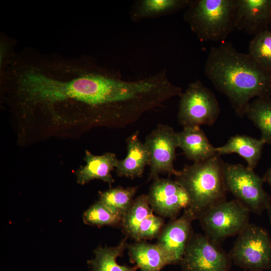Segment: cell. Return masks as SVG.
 Instances as JSON below:
<instances>
[{"label":"cell","mask_w":271,"mask_h":271,"mask_svg":"<svg viewBox=\"0 0 271 271\" xmlns=\"http://www.w3.org/2000/svg\"><path fill=\"white\" fill-rule=\"evenodd\" d=\"M204 73L215 88L227 97L240 117L245 115L251 99L271 96V72L230 42L211 48Z\"/></svg>","instance_id":"obj_1"},{"label":"cell","mask_w":271,"mask_h":271,"mask_svg":"<svg viewBox=\"0 0 271 271\" xmlns=\"http://www.w3.org/2000/svg\"><path fill=\"white\" fill-rule=\"evenodd\" d=\"M224 163L217 154L204 161L185 166L175 176V180L189 196L190 204L186 209L196 219L213 205L226 200Z\"/></svg>","instance_id":"obj_2"},{"label":"cell","mask_w":271,"mask_h":271,"mask_svg":"<svg viewBox=\"0 0 271 271\" xmlns=\"http://www.w3.org/2000/svg\"><path fill=\"white\" fill-rule=\"evenodd\" d=\"M236 0H190L184 15L201 42L223 41L235 29Z\"/></svg>","instance_id":"obj_3"},{"label":"cell","mask_w":271,"mask_h":271,"mask_svg":"<svg viewBox=\"0 0 271 271\" xmlns=\"http://www.w3.org/2000/svg\"><path fill=\"white\" fill-rule=\"evenodd\" d=\"M235 265L244 271L271 269V237L266 230L249 223L238 235L228 253Z\"/></svg>","instance_id":"obj_4"},{"label":"cell","mask_w":271,"mask_h":271,"mask_svg":"<svg viewBox=\"0 0 271 271\" xmlns=\"http://www.w3.org/2000/svg\"><path fill=\"white\" fill-rule=\"evenodd\" d=\"M223 176L227 191L250 212L261 215L271 205L262 178L253 170L241 164L224 163Z\"/></svg>","instance_id":"obj_5"},{"label":"cell","mask_w":271,"mask_h":271,"mask_svg":"<svg viewBox=\"0 0 271 271\" xmlns=\"http://www.w3.org/2000/svg\"><path fill=\"white\" fill-rule=\"evenodd\" d=\"M250 212L236 199L219 202L204 212L198 220L205 234L220 242L238 235L249 223Z\"/></svg>","instance_id":"obj_6"},{"label":"cell","mask_w":271,"mask_h":271,"mask_svg":"<svg viewBox=\"0 0 271 271\" xmlns=\"http://www.w3.org/2000/svg\"><path fill=\"white\" fill-rule=\"evenodd\" d=\"M178 119L184 127L212 125L217 119L220 107L214 94L197 80L190 83L181 95Z\"/></svg>","instance_id":"obj_7"},{"label":"cell","mask_w":271,"mask_h":271,"mask_svg":"<svg viewBox=\"0 0 271 271\" xmlns=\"http://www.w3.org/2000/svg\"><path fill=\"white\" fill-rule=\"evenodd\" d=\"M232 263L219 242L193 233L180 264L182 271H229Z\"/></svg>","instance_id":"obj_8"},{"label":"cell","mask_w":271,"mask_h":271,"mask_svg":"<svg viewBox=\"0 0 271 271\" xmlns=\"http://www.w3.org/2000/svg\"><path fill=\"white\" fill-rule=\"evenodd\" d=\"M150 155L149 181L159 178L162 174L177 176L174 169L176 150L178 147V132L167 124H158L147 137L144 143Z\"/></svg>","instance_id":"obj_9"},{"label":"cell","mask_w":271,"mask_h":271,"mask_svg":"<svg viewBox=\"0 0 271 271\" xmlns=\"http://www.w3.org/2000/svg\"><path fill=\"white\" fill-rule=\"evenodd\" d=\"M121 225L127 237L141 241L158 237L164 227V220L154 214L147 195L142 194L133 200L123 216Z\"/></svg>","instance_id":"obj_10"},{"label":"cell","mask_w":271,"mask_h":271,"mask_svg":"<svg viewBox=\"0 0 271 271\" xmlns=\"http://www.w3.org/2000/svg\"><path fill=\"white\" fill-rule=\"evenodd\" d=\"M147 196L153 212L164 217L174 218L190 204L184 189L176 180L168 178L155 179Z\"/></svg>","instance_id":"obj_11"},{"label":"cell","mask_w":271,"mask_h":271,"mask_svg":"<svg viewBox=\"0 0 271 271\" xmlns=\"http://www.w3.org/2000/svg\"><path fill=\"white\" fill-rule=\"evenodd\" d=\"M196 218L187 209L183 215L164 226L158 236L157 244L170 256L174 264L180 263L193 234L192 222Z\"/></svg>","instance_id":"obj_12"},{"label":"cell","mask_w":271,"mask_h":271,"mask_svg":"<svg viewBox=\"0 0 271 271\" xmlns=\"http://www.w3.org/2000/svg\"><path fill=\"white\" fill-rule=\"evenodd\" d=\"M235 29L254 36L268 29L271 0H236Z\"/></svg>","instance_id":"obj_13"},{"label":"cell","mask_w":271,"mask_h":271,"mask_svg":"<svg viewBox=\"0 0 271 271\" xmlns=\"http://www.w3.org/2000/svg\"><path fill=\"white\" fill-rule=\"evenodd\" d=\"M84 160L86 165L76 172L78 184L84 185L93 179L101 180L110 185L114 182L111 172L118 161L114 154L106 152L101 155H95L86 150Z\"/></svg>","instance_id":"obj_14"},{"label":"cell","mask_w":271,"mask_h":271,"mask_svg":"<svg viewBox=\"0 0 271 271\" xmlns=\"http://www.w3.org/2000/svg\"><path fill=\"white\" fill-rule=\"evenodd\" d=\"M139 132L126 140L127 154L124 159L118 161L115 167L117 175L133 179L140 177L146 166L149 165L150 155L145 143L138 137Z\"/></svg>","instance_id":"obj_15"},{"label":"cell","mask_w":271,"mask_h":271,"mask_svg":"<svg viewBox=\"0 0 271 271\" xmlns=\"http://www.w3.org/2000/svg\"><path fill=\"white\" fill-rule=\"evenodd\" d=\"M178 147L186 158L194 163L204 161L218 154L199 126L187 127L178 132Z\"/></svg>","instance_id":"obj_16"},{"label":"cell","mask_w":271,"mask_h":271,"mask_svg":"<svg viewBox=\"0 0 271 271\" xmlns=\"http://www.w3.org/2000/svg\"><path fill=\"white\" fill-rule=\"evenodd\" d=\"M130 261L141 271H160L174 262L167 253L157 244L141 241L128 246Z\"/></svg>","instance_id":"obj_17"},{"label":"cell","mask_w":271,"mask_h":271,"mask_svg":"<svg viewBox=\"0 0 271 271\" xmlns=\"http://www.w3.org/2000/svg\"><path fill=\"white\" fill-rule=\"evenodd\" d=\"M265 144L260 138L237 134L232 136L226 144L215 149L220 156L232 153L238 154L246 161L247 167L253 170L259 162Z\"/></svg>","instance_id":"obj_18"},{"label":"cell","mask_w":271,"mask_h":271,"mask_svg":"<svg viewBox=\"0 0 271 271\" xmlns=\"http://www.w3.org/2000/svg\"><path fill=\"white\" fill-rule=\"evenodd\" d=\"M190 0H140L130 9V18L134 22L163 17L186 9Z\"/></svg>","instance_id":"obj_19"},{"label":"cell","mask_w":271,"mask_h":271,"mask_svg":"<svg viewBox=\"0 0 271 271\" xmlns=\"http://www.w3.org/2000/svg\"><path fill=\"white\" fill-rule=\"evenodd\" d=\"M127 237L122 239L119 243L114 247L101 246L94 251L95 257L88 261L91 271H137L138 267L121 265L116 259L122 256L127 247Z\"/></svg>","instance_id":"obj_20"},{"label":"cell","mask_w":271,"mask_h":271,"mask_svg":"<svg viewBox=\"0 0 271 271\" xmlns=\"http://www.w3.org/2000/svg\"><path fill=\"white\" fill-rule=\"evenodd\" d=\"M245 115L261 132L260 139L271 145V97H260L251 101Z\"/></svg>","instance_id":"obj_21"},{"label":"cell","mask_w":271,"mask_h":271,"mask_svg":"<svg viewBox=\"0 0 271 271\" xmlns=\"http://www.w3.org/2000/svg\"><path fill=\"white\" fill-rule=\"evenodd\" d=\"M138 188L117 187L99 193V201L122 217L131 207Z\"/></svg>","instance_id":"obj_22"},{"label":"cell","mask_w":271,"mask_h":271,"mask_svg":"<svg viewBox=\"0 0 271 271\" xmlns=\"http://www.w3.org/2000/svg\"><path fill=\"white\" fill-rule=\"evenodd\" d=\"M248 54L265 70L271 72V31L266 29L254 36Z\"/></svg>","instance_id":"obj_23"},{"label":"cell","mask_w":271,"mask_h":271,"mask_svg":"<svg viewBox=\"0 0 271 271\" xmlns=\"http://www.w3.org/2000/svg\"><path fill=\"white\" fill-rule=\"evenodd\" d=\"M84 222L88 225L102 226L121 224L122 217L99 202L92 205L84 213Z\"/></svg>","instance_id":"obj_24"},{"label":"cell","mask_w":271,"mask_h":271,"mask_svg":"<svg viewBox=\"0 0 271 271\" xmlns=\"http://www.w3.org/2000/svg\"><path fill=\"white\" fill-rule=\"evenodd\" d=\"M262 179L264 183H267L271 189V167L266 171L262 177Z\"/></svg>","instance_id":"obj_25"},{"label":"cell","mask_w":271,"mask_h":271,"mask_svg":"<svg viewBox=\"0 0 271 271\" xmlns=\"http://www.w3.org/2000/svg\"><path fill=\"white\" fill-rule=\"evenodd\" d=\"M266 211H267V214H268V218H269L270 223L271 224V205L267 208Z\"/></svg>","instance_id":"obj_26"},{"label":"cell","mask_w":271,"mask_h":271,"mask_svg":"<svg viewBox=\"0 0 271 271\" xmlns=\"http://www.w3.org/2000/svg\"><path fill=\"white\" fill-rule=\"evenodd\" d=\"M268 27H269L268 29L271 31V15H270Z\"/></svg>","instance_id":"obj_27"}]
</instances>
